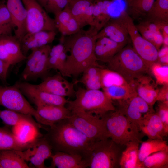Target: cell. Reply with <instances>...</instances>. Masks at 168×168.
Wrapping results in <instances>:
<instances>
[{"mask_svg":"<svg viewBox=\"0 0 168 168\" xmlns=\"http://www.w3.org/2000/svg\"><path fill=\"white\" fill-rule=\"evenodd\" d=\"M97 32L92 27L88 30L82 29L79 32L61 39L67 54L62 75L77 78L88 67L103 68L97 63L94 49Z\"/></svg>","mask_w":168,"mask_h":168,"instance_id":"1","label":"cell"},{"mask_svg":"<svg viewBox=\"0 0 168 168\" xmlns=\"http://www.w3.org/2000/svg\"><path fill=\"white\" fill-rule=\"evenodd\" d=\"M48 131L44 136L52 150L79 155L86 161L95 142L77 130L67 119L55 124Z\"/></svg>","mask_w":168,"mask_h":168,"instance_id":"2","label":"cell"},{"mask_svg":"<svg viewBox=\"0 0 168 168\" xmlns=\"http://www.w3.org/2000/svg\"><path fill=\"white\" fill-rule=\"evenodd\" d=\"M75 96L74 100L66 104L71 114L84 113L101 118L107 112L116 109L113 102L100 90L80 87L76 91Z\"/></svg>","mask_w":168,"mask_h":168,"instance_id":"3","label":"cell"},{"mask_svg":"<svg viewBox=\"0 0 168 168\" xmlns=\"http://www.w3.org/2000/svg\"><path fill=\"white\" fill-rule=\"evenodd\" d=\"M107 63L108 69L120 74L128 84L150 72L149 68L130 45L123 47Z\"/></svg>","mask_w":168,"mask_h":168,"instance_id":"4","label":"cell"},{"mask_svg":"<svg viewBox=\"0 0 168 168\" xmlns=\"http://www.w3.org/2000/svg\"><path fill=\"white\" fill-rule=\"evenodd\" d=\"M104 120L109 138L118 145H125L131 141L141 143L143 134L139 129L119 110L107 112Z\"/></svg>","mask_w":168,"mask_h":168,"instance_id":"5","label":"cell"},{"mask_svg":"<svg viewBox=\"0 0 168 168\" xmlns=\"http://www.w3.org/2000/svg\"><path fill=\"white\" fill-rule=\"evenodd\" d=\"M119 17L127 29L133 48L150 68L152 64L158 62V50L141 35L132 18L126 11L122 12Z\"/></svg>","mask_w":168,"mask_h":168,"instance_id":"6","label":"cell"},{"mask_svg":"<svg viewBox=\"0 0 168 168\" xmlns=\"http://www.w3.org/2000/svg\"><path fill=\"white\" fill-rule=\"evenodd\" d=\"M118 144L110 138L96 142L86 161L90 168H114L119 164Z\"/></svg>","mask_w":168,"mask_h":168,"instance_id":"7","label":"cell"},{"mask_svg":"<svg viewBox=\"0 0 168 168\" xmlns=\"http://www.w3.org/2000/svg\"><path fill=\"white\" fill-rule=\"evenodd\" d=\"M0 105L7 109L34 117L39 123L43 122L21 91L17 82L10 86H0Z\"/></svg>","mask_w":168,"mask_h":168,"instance_id":"8","label":"cell"},{"mask_svg":"<svg viewBox=\"0 0 168 168\" xmlns=\"http://www.w3.org/2000/svg\"><path fill=\"white\" fill-rule=\"evenodd\" d=\"M67 119L77 130L95 142L109 138L102 118L79 113L71 114Z\"/></svg>","mask_w":168,"mask_h":168,"instance_id":"9","label":"cell"},{"mask_svg":"<svg viewBox=\"0 0 168 168\" xmlns=\"http://www.w3.org/2000/svg\"><path fill=\"white\" fill-rule=\"evenodd\" d=\"M26 11V33L56 31L54 19L35 0H21Z\"/></svg>","mask_w":168,"mask_h":168,"instance_id":"10","label":"cell"},{"mask_svg":"<svg viewBox=\"0 0 168 168\" xmlns=\"http://www.w3.org/2000/svg\"><path fill=\"white\" fill-rule=\"evenodd\" d=\"M22 94L36 106L40 105L65 106L68 102L65 97L54 95L40 89L37 85L17 82Z\"/></svg>","mask_w":168,"mask_h":168,"instance_id":"11","label":"cell"},{"mask_svg":"<svg viewBox=\"0 0 168 168\" xmlns=\"http://www.w3.org/2000/svg\"><path fill=\"white\" fill-rule=\"evenodd\" d=\"M52 148L44 136L39 137L34 140L26 149L22 151L26 161H29L37 168H44L45 161L50 157Z\"/></svg>","mask_w":168,"mask_h":168,"instance_id":"12","label":"cell"},{"mask_svg":"<svg viewBox=\"0 0 168 168\" xmlns=\"http://www.w3.org/2000/svg\"><path fill=\"white\" fill-rule=\"evenodd\" d=\"M119 104L120 107L119 110L138 128L144 116L154 111L152 107L136 94L125 100L119 101Z\"/></svg>","mask_w":168,"mask_h":168,"instance_id":"13","label":"cell"},{"mask_svg":"<svg viewBox=\"0 0 168 168\" xmlns=\"http://www.w3.org/2000/svg\"><path fill=\"white\" fill-rule=\"evenodd\" d=\"M21 43L15 35H0V59L9 67L26 59Z\"/></svg>","mask_w":168,"mask_h":168,"instance_id":"14","label":"cell"},{"mask_svg":"<svg viewBox=\"0 0 168 168\" xmlns=\"http://www.w3.org/2000/svg\"><path fill=\"white\" fill-rule=\"evenodd\" d=\"M63 77L59 72L53 76L46 77L37 85L42 90L54 95L65 97L75 96L74 86L76 82H69Z\"/></svg>","mask_w":168,"mask_h":168,"instance_id":"15","label":"cell"},{"mask_svg":"<svg viewBox=\"0 0 168 168\" xmlns=\"http://www.w3.org/2000/svg\"><path fill=\"white\" fill-rule=\"evenodd\" d=\"M148 74L135 79L129 84L135 93L152 108L157 101L159 89L154 80Z\"/></svg>","mask_w":168,"mask_h":168,"instance_id":"16","label":"cell"},{"mask_svg":"<svg viewBox=\"0 0 168 168\" xmlns=\"http://www.w3.org/2000/svg\"><path fill=\"white\" fill-rule=\"evenodd\" d=\"M14 25L15 36L21 43L26 34V11L21 0H6Z\"/></svg>","mask_w":168,"mask_h":168,"instance_id":"17","label":"cell"},{"mask_svg":"<svg viewBox=\"0 0 168 168\" xmlns=\"http://www.w3.org/2000/svg\"><path fill=\"white\" fill-rule=\"evenodd\" d=\"M104 36L124 45L129 38L127 29L119 17L110 19L95 36L96 40Z\"/></svg>","mask_w":168,"mask_h":168,"instance_id":"18","label":"cell"},{"mask_svg":"<svg viewBox=\"0 0 168 168\" xmlns=\"http://www.w3.org/2000/svg\"><path fill=\"white\" fill-rule=\"evenodd\" d=\"M139 128L143 134L150 139L163 140L168 134L158 115L154 111L144 116Z\"/></svg>","mask_w":168,"mask_h":168,"instance_id":"19","label":"cell"},{"mask_svg":"<svg viewBox=\"0 0 168 168\" xmlns=\"http://www.w3.org/2000/svg\"><path fill=\"white\" fill-rule=\"evenodd\" d=\"M36 107L37 112L42 119L44 125L50 127L71 115L70 111L65 106L40 105Z\"/></svg>","mask_w":168,"mask_h":168,"instance_id":"20","label":"cell"},{"mask_svg":"<svg viewBox=\"0 0 168 168\" xmlns=\"http://www.w3.org/2000/svg\"><path fill=\"white\" fill-rule=\"evenodd\" d=\"M56 34V31H43L26 33L21 42L23 53L26 56L29 51L49 44L54 40Z\"/></svg>","mask_w":168,"mask_h":168,"instance_id":"21","label":"cell"},{"mask_svg":"<svg viewBox=\"0 0 168 168\" xmlns=\"http://www.w3.org/2000/svg\"><path fill=\"white\" fill-rule=\"evenodd\" d=\"M54 15L56 28L63 36L74 34L82 29L72 14L68 5Z\"/></svg>","mask_w":168,"mask_h":168,"instance_id":"22","label":"cell"},{"mask_svg":"<svg viewBox=\"0 0 168 168\" xmlns=\"http://www.w3.org/2000/svg\"><path fill=\"white\" fill-rule=\"evenodd\" d=\"M125 46L107 37H102L96 41L95 54L97 61L107 63Z\"/></svg>","mask_w":168,"mask_h":168,"instance_id":"23","label":"cell"},{"mask_svg":"<svg viewBox=\"0 0 168 168\" xmlns=\"http://www.w3.org/2000/svg\"><path fill=\"white\" fill-rule=\"evenodd\" d=\"M50 168H86L88 167L86 161L81 156L62 152H55L50 157Z\"/></svg>","mask_w":168,"mask_h":168,"instance_id":"24","label":"cell"},{"mask_svg":"<svg viewBox=\"0 0 168 168\" xmlns=\"http://www.w3.org/2000/svg\"><path fill=\"white\" fill-rule=\"evenodd\" d=\"M136 26L141 35L154 44L159 50L163 44V38L158 24L147 20Z\"/></svg>","mask_w":168,"mask_h":168,"instance_id":"25","label":"cell"},{"mask_svg":"<svg viewBox=\"0 0 168 168\" xmlns=\"http://www.w3.org/2000/svg\"><path fill=\"white\" fill-rule=\"evenodd\" d=\"M5 125L0 127V151L15 150L23 151L27 148L30 143L21 142L12 130Z\"/></svg>","mask_w":168,"mask_h":168,"instance_id":"26","label":"cell"},{"mask_svg":"<svg viewBox=\"0 0 168 168\" xmlns=\"http://www.w3.org/2000/svg\"><path fill=\"white\" fill-rule=\"evenodd\" d=\"M30 168L25 160L22 151H0V168Z\"/></svg>","mask_w":168,"mask_h":168,"instance_id":"27","label":"cell"},{"mask_svg":"<svg viewBox=\"0 0 168 168\" xmlns=\"http://www.w3.org/2000/svg\"><path fill=\"white\" fill-rule=\"evenodd\" d=\"M139 143L131 141L126 145L124 150L122 153L119 161L121 168H142L138 160Z\"/></svg>","mask_w":168,"mask_h":168,"instance_id":"28","label":"cell"},{"mask_svg":"<svg viewBox=\"0 0 168 168\" xmlns=\"http://www.w3.org/2000/svg\"><path fill=\"white\" fill-rule=\"evenodd\" d=\"M30 115L26 114L7 109L0 110V118L5 125L14 126L20 124L27 123L32 124L39 128H47L36 122Z\"/></svg>","mask_w":168,"mask_h":168,"instance_id":"29","label":"cell"},{"mask_svg":"<svg viewBox=\"0 0 168 168\" xmlns=\"http://www.w3.org/2000/svg\"><path fill=\"white\" fill-rule=\"evenodd\" d=\"M103 68L91 66L86 68L82 72V75L76 82L83 84L86 89L99 90L101 88V73Z\"/></svg>","mask_w":168,"mask_h":168,"instance_id":"30","label":"cell"},{"mask_svg":"<svg viewBox=\"0 0 168 168\" xmlns=\"http://www.w3.org/2000/svg\"><path fill=\"white\" fill-rule=\"evenodd\" d=\"M12 131L19 140L25 143H30L42 136L39 128L30 124L24 123L13 126Z\"/></svg>","mask_w":168,"mask_h":168,"instance_id":"31","label":"cell"},{"mask_svg":"<svg viewBox=\"0 0 168 168\" xmlns=\"http://www.w3.org/2000/svg\"><path fill=\"white\" fill-rule=\"evenodd\" d=\"M167 142L163 140L149 138L141 142L139 147L138 160L142 168V163L145 159L150 155L161 150L168 149Z\"/></svg>","mask_w":168,"mask_h":168,"instance_id":"32","label":"cell"},{"mask_svg":"<svg viewBox=\"0 0 168 168\" xmlns=\"http://www.w3.org/2000/svg\"><path fill=\"white\" fill-rule=\"evenodd\" d=\"M93 27L98 32L110 20L111 16L108 11L109 4L96 0L93 2Z\"/></svg>","mask_w":168,"mask_h":168,"instance_id":"33","label":"cell"},{"mask_svg":"<svg viewBox=\"0 0 168 168\" xmlns=\"http://www.w3.org/2000/svg\"><path fill=\"white\" fill-rule=\"evenodd\" d=\"M146 16L153 22H168V0H156Z\"/></svg>","mask_w":168,"mask_h":168,"instance_id":"34","label":"cell"},{"mask_svg":"<svg viewBox=\"0 0 168 168\" xmlns=\"http://www.w3.org/2000/svg\"><path fill=\"white\" fill-rule=\"evenodd\" d=\"M93 3L88 0H72L68 4L72 14L81 29L86 25L85 20L86 14Z\"/></svg>","mask_w":168,"mask_h":168,"instance_id":"35","label":"cell"},{"mask_svg":"<svg viewBox=\"0 0 168 168\" xmlns=\"http://www.w3.org/2000/svg\"><path fill=\"white\" fill-rule=\"evenodd\" d=\"M143 168H166L168 167V149L153 153L142 163Z\"/></svg>","mask_w":168,"mask_h":168,"instance_id":"36","label":"cell"},{"mask_svg":"<svg viewBox=\"0 0 168 168\" xmlns=\"http://www.w3.org/2000/svg\"><path fill=\"white\" fill-rule=\"evenodd\" d=\"M47 45L34 48L31 50V52L28 56L27 57L26 64L22 73V77L24 80H29L35 66L44 53Z\"/></svg>","mask_w":168,"mask_h":168,"instance_id":"37","label":"cell"},{"mask_svg":"<svg viewBox=\"0 0 168 168\" xmlns=\"http://www.w3.org/2000/svg\"><path fill=\"white\" fill-rule=\"evenodd\" d=\"M156 0H132L128 5V10L133 18L146 16Z\"/></svg>","mask_w":168,"mask_h":168,"instance_id":"38","label":"cell"},{"mask_svg":"<svg viewBox=\"0 0 168 168\" xmlns=\"http://www.w3.org/2000/svg\"><path fill=\"white\" fill-rule=\"evenodd\" d=\"M6 0H0V30L2 34L12 35L14 25Z\"/></svg>","mask_w":168,"mask_h":168,"instance_id":"39","label":"cell"},{"mask_svg":"<svg viewBox=\"0 0 168 168\" xmlns=\"http://www.w3.org/2000/svg\"><path fill=\"white\" fill-rule=\"evenodd\" d=\"M51 48L49 44L47 45L29 80L41 78L45 75L47 73L48 71L47 68V60Z\"/></svg>","mask_w":168,"mask_h":168,"instance_id":"40","label":"cell"},{"mask_svg":"<svg viewBox=\"0 0 168 168\" xmlns=\"http://www.w3.org/2000/svg\"><path fill=\"white\" fill-rule=\"evenodd\" d=\"M65 49L62 43L51 47L47 60V68L48 71L51 69L59 70V57Z\"/></svg>","mask_w":168,"mask_h":168,"instance_id":"41","label":"cell"},{"mask_svg":"<svg viewBox=\"0 0 168 168\" xmlns=\"http://www.w3.org/2000/svg\"><path fill=\"white\" fill-rule=\"evenodd\" d=\"M152 74L159 83L168 84V66L158 62L154 63L150 68Z\"/></svg>","mask_w":168,"mask_h":168,"instance_id":"42","label":"cell"},{"mask_svg":"<svg viewBox=\"0 0 168 168\" xmlns=\"http://www.w3.org/2000/svg\"><path fill=\"white\" fill-rule=\"evenodd\" d=\"M72 0H46L43 8L54 15L63 10Z\"/></svg>","mask_w":168,"mask_h":168,"instance_id":"43","label":"cell"},{"mask_svg":"<svg viewBox=\"0 0 168 168\" xmlns=\"http://www.w3.org/2000/svg\"><path fill=\"white\" fill-rule=\"evenodd\" d=\"M159 102L156 113L160 117L166 132L168 133V104Z\"/></svg>","mask_w":168,"mask_h":168,"instance_id":"44","label":"cell"},{"mask_svg":"<svg viewBox=\"0 0 168 168\" xmlns=\"http://www.w3.org/2000/svg\"><path fill=\"white\" fill-rule=\"evenodd\" d=\"M168 84L164 86L159 90L157 101L168 104Z\"/></svg>","mask_w":168,"mask_h":168,"instance_id":"45","label":"cell"},{"mask_svg":"<svg viewBox=\"0 0 168 168\" xmlns=\"http://www.w3.org/2000/svg\"><path fill=\"white\" fill-rule=\"evenodd\" d=\"M9 66L0 59V78L3 81L6 79L7 71Z\"/></svg>","mask_w":168,"mask_h":168,"instance_id":"46","label":"cell"},{"mask_svg":"<svg viewBox=\"0 0 168 168\" xmlns=\"http://www.w3.org/2000/svg\"><path fill=\"white\" fill-rule=\"evenodd\" d=\"M38 2L43 7L46 0H35Z\"/></svg>","mask_w":168,"mask_h":168,"instance_id":"47","label":"cell"},{"mask_svg":"<svg viewBox=\"0 0 168 168\" xmlns=\"http://www.w3.org/2000/svg\"><path fill=\"white\" fill-rule=\"evenodd\" d=\"M128 6L132 0H125Z\"/></svg>","mask_w":168,"mask_h":168,"instance_id":"48","label":"cell"},{"mask_svg":"<svg viewBox=\"0 0 168 168\" xmlns=\"http://www.w3.org/2000/svg\"><path fill=\"white\" fill-rule=\"evenodd\" d=\"M89 1L93 3L96 0H88Z\"/></svg>","mask_w":168,"mask_h":168,"instance_id":"49","label":"cell"},{"mask_svg":"<svg viewBox=\"0 0 168 168\" xmlns=\"http://www.w3.org/2000/svg\"><path fill=\"white\" fill-rule=\"evenodd\" d=\"M2 34V33L1 32V30H0V35H1Z\"/></svg>","mask_w":168,"mask_h":168,"instance_id":"50","label":"cell"},{"mask_svg":"<svg viewBox=\"0 0 168 168\" xmlns=\"http://www.w3.org/2000/svg\"></svg>","mask_w":168,"mask_h":168,"instance_id":"51","label":"cell"}]
</instances>
